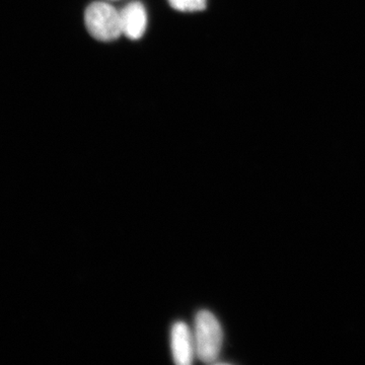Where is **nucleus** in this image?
Here are the masks:
<instances>
[{
    "instance_id": "nucleus-1",
    "label": "nucleus",
    "mask_w": 365,
    "mask_h": 365,
    "mask_svg": "<svg viewBox=\"0 0 365 365\" xmlns=\"http://www.w3.org/2000/svg\"><path fill=\"white\" fill-rule=\"evenodd\" d=\"M196 357L204 364H213L220 356L223 342L222 325L209 311L198 312L194 326Z\"/></svg>"
},
{
    "instance_id": "nucleus-2",
    "label": "nucleus",
    "mask_w": 365,
    "mask_h": 365,
    "mask_svg": "<svg viewBox=\"0 0 365 365\" xmlns=\"http://www.w3.org/2000/svg\"><path fill=\"white\" fill-rule=\"evenodd\" d=\"M86 26L95 39L109 42L122 35L120 11L106 2H93L86 9Z\"/></svg>"
},
{
    "instance_id": "nucleus-3",
    "label": "nucleus",
    "mask_w": 365,
    "mask_h": 365,
    "mask_svg": "<svg viewBox=\"0 0 365 365\" xmlns=\"http://www.w3.org/2000/svg\"><path fill=\"white\" fill-rule=\"evenodd\" d=\"M173 359L180 365H189L196 356L193 334L184 322H177L170 334Z\"/></svg>"
},
{
    "instance_id": "nucleus-4",
    "label": "nucleus",
    "mask_w": 365,
    "mask_h": 365,
    "mask_svg": "<svg viewBox=\"0 0 365 365\" xmlns=\"http://www.w3.org/2000/svg\"><path fill=\"white\" fill-rule=\"evenodd\" d=\"M120 16L122 33L129 39H140L148 25V16L143 4L138 1L131 2L120 11Z\"/></svg>"
},
{
    "instance_id": "nucleus-5",
    "label": "nucleus",
    "mask_w": 365,
    "mask_h": 365,
    "mask_svg": "<svg viewBox=\"0 0 365 365\" xmlns=\"http://www.w3.org/2000/svg\"><path fill=\"white\" fill-rule=\"evenodd\" d=\"M173 9L184 13H194L206 9L207 0H169Z\"/></svg>"
}]
</instances>
